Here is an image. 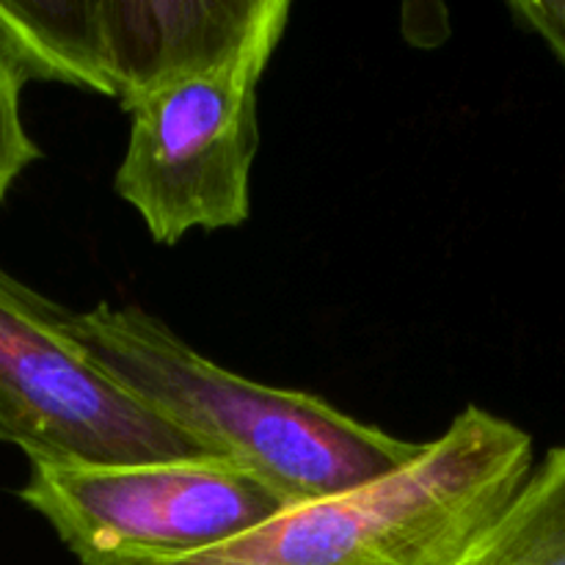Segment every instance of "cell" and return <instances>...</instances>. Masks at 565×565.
I'll return each instance as SVG.
<instances>
[{"label":"cell","mask_w":565,"mask_h":565,"mask_svg":"<svg viewBox=\"0 0 565 565\" xmlns=\"http://www.w3.org/2000/svg\"><path fill=\"white\" fill-rule=\"evenodd\" d=\"M508 11L552 50L565 72V0H513Z\"/></svg>","instance_id":"30bf717a"},{"label":"cell","mask_w":565,"mask_h":565,"mask_svg":"<svg viewBox=\"0 0 565 565\" xmlns=\"http://www.w3.org/2000/svg\"><path fill=\"white\" fill-rule=\"evenodd\" d=\"M0 39L25 81L114 97L99 0H0Z\"/></svg>","instance_id":"52a82bcc"},{"label":"cell","mask_w":565,"mask_h":565,"mask_svg":"<svg viewBox=\"0 0 565 565\" xmlns=\"http://www.w3.org/2000/svg\"><path fill=\"white\" fill-rule=\"evenodd\" d=\"M114 97L121 108L246 58H270L290 0H99Z\"/></svg>","instance_id":"8992f818"},{"label":"cell","mask_w":565,"mask_h":565,"mask_svg":"<svg viewBox=\"0 0 565 565\" xmlns=\"http://www.w3.org/2000/svg\"><path fill=\"white\" fill-rule=\"evenodd\" d=\"M268 64L237 61L127 108L130 136L114 191L141 215L154 243L174 246L193 230H235L248 221L257 86Z\"/></svg>","instance_id":"5b68a950"},{"label":"cell","mask_w":565,"mask_h":565,"mask_svg":"<svg viewBox=\"0 0 565 565\" xmlns=\"http://www.w3.org/2000/svg\"><path fill=\"white\" fill-rule=\"evenodd\" d=\"M20 500L83 565H163L252 533L290 508L224 458L31 463Z\"/></svg>","instance_id":"3957f363"},{"label":"cell","mask_w":565,"mask_h":565,"mask_svg":"<svg viewBox=\"0 0 565 565\" xmlns=\"http://www.w3.org/2000/svg\"><path fill=\"white\" fill-rule=\"evenodd\" d=\"M452 565H565V445L546 452Z\"/></svg>","instance_id":"ba28073f"},{"label":"cell","mask_w":565,"mask_h":565,"mask_svg":"<svg viewBox=\"0 0 565 565\" xmlns=\"http://www.w3.org/2000/svg\"><path fill=\"white\" fill-rule=\"evenodd\" d=\"M530 472L527 430L469 406L397 472L298 502L230 544L163 565H452Z\"/></svg>","instance_id":"7a4b0ae2"},{"label":"cell","mask_w":565,"mask_h":565,"mask_svg":"<svg viewBox=\"0 0 565 565\" xmlns=\"http://www.w3.org/2000/svg\"><path fill=\"white\" fill-rule=\"evenodd\" d=\"M70 331L94 367L143 408L290 505L362 489L425 450V441L390 436L323 397L224 370L138 307L70 312Z\"/></svg>","instance_id":"6da1fadb"},{"label":"cell","mask_w":565,"mask_h":565,"mask_svg":"<svg viewBox=\"0 0 565 565\" xmlns=\"http://www.w3.org/2000/svg\"><path fill=\"white\" fill-rule=\"evenodd\" d=\"M70 312L0 268V441L31 463L207 456L94 367L72 337Z\"/></svg>","instance_id":"277c9868"},{"label":"cell","mask_w":565,"mask_h":565,"mask_svg":"<svg viewBox=\"0 0 565 565\" xmlns=\"http://www.w3.org/2000/svg\"><path fill=\"white\" fill-rule=\"evenodd\" d=\"M20 66L11 58L9 47L0 39V202L6 199L17 177L42 158V149L22 125L20 97L25 86Z\"/></svg>","instance_id":"9c48e42d"}]
</instances>
